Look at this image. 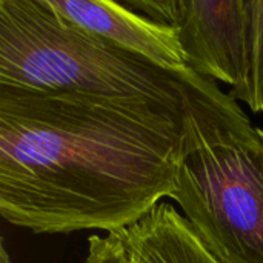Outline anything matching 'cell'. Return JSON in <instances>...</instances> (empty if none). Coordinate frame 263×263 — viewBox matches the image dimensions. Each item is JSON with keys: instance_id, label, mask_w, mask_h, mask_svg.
Masks as SVG:
<instances>
[{"instance_id": "cell-1", "label": "cell", "mask_w": 263, "mask_h": 263, "mask_svg": "<svg viewBox=\"0 0 263 263\" xmlns=\"http://www.w3.org/2000/svg\"><path fill=\"white\" fill-rule=\"evenodd\" d=\"M183 105L0 88V216L34 234L116 233L171 197Z\"/></svg>"}, {"instance_id": "cell-2", "label": "cell", "mask_w": 263, "mask_h": 263, "mask_svg": "<svg viewBox=\"0 0 263 263\" xmlns=\"http://www.w3.org/2000/svg\"><path fill=\"white\" fill-rule=\"evenodd\" d=\"M185 139L171 199L222 263H263V129L216 82L180 72Z\"/></svg>"}, {"instance_id": "cell-3", "label": "cell", "mask_w": 263, "mask_h": 263, "mask_svg": "<svg viewBox=\"0 0 263 263\" xmlns=\"http://www.w3.org/2000/svg\"><path fill=\"white\" fill-rule=\"evenodd\" d=\"M0 88L183 105L179 72L68 23L45 0H0Z\"/></svg>"}, {"instance_id": "cell-4", "label": "cell", "mask_w": 263, "mask_h": 263, "mask_svg": "<svg viewBox=\"0 0 263 263\" xmlns=\"http://www.w3.org/2000/svg\"><path fill=\"white\" fill-rule=\"evenodd\" d=\"M125 5L177 29L188 66L237 88L245 77L247 0H128Z\"/></svg>"}, {"instance_id": "cell-5", "label": "cell", "mask_w": 263, "mask_h": 263, "mask_svg": "<svg viewBox=\"0 0 263 263\" xmlns=\"http://www.w3.org/2000/svg\"><path fill=\"white\" fill-rule=\"evenodd\" d=\"M68 23L103 39L168 72L186 71L177 29L156 22L125 3L108 0H45Z\"/></svg>"}, {"instance_id": "cell-6", "label": "cell", "mask_w": 263, "mask_h": 263, "mask_svg": "<svg viewBox=\"0 0 263 263\" xmlns=\"http://www.w3.org/2000/svg\"><path fill=\"white\" fill-rule=\"evenodd\" d=\"M116 234L125 247L129 263H222L183 214L165 202Z\"/></svg>"}, {"instance_id": "cell-7", "label": "cell", "mask_w": 263, "mask_h": 263, "mask_svg": "<svg viewBox=\"0 0 263 263\" xmlns=\"http://www.w3.org/2000/svg\"><path fill=\"white\" fill-rule=\"evenodd\" d=\"M248 43L243 82L230 91L237 102H245L253 112H263V0H247Z\"/></svg>"}, {"instance_id": "cell-8", "label": "cell", "mask_w": 263, "mask_h": 263, "mask_svg": "<svg viewBox=\"0 0 263 263\" xmlns=\"http://www.w3.org/2000/svg\"><path fill=\"white\" fill-rule=\"evenodd\" d=\"M83 263H129L123 243L116 233L105 237L91 236L88 240V254Z\"/></svg>"}, {"instance_id": "cell-9", "label": "cell", "mask_w": 263, "mask_h": 263, "mask_svg": "<svg viewBox=\"0 0 263 263\" xmlns=\"http://www.w3.org/2000/svg\"><path fill=\"white\" fill-rule=\"evenodd\" d=\"M0 263H12L9 254H8V250H6V243H5L3 239L0 242Z\"/></svg>"}]
</instances>
